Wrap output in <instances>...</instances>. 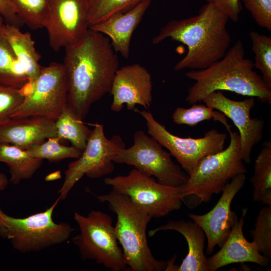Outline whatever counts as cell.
<instances>
[{"instance_id": "6da1fadb", "label": "cell", "mask_w": 271, "mask_h": 271, "mask_svg": "<svg viewBox=\"0 0 271 271\" xmlns=\"http://www.w3.org/2000/svg\"><path fill=\"white\" fill-rule=\"evenodd\" d=\"M65 49L68 104L82 120L92 104L110 92L118 58L109 39L90 29L79 41Z\"/></svg>"}, {"instance_id": "7a4b0ae2", "label": "cell", "mask_w": 271, "mask_h": 271, "mask_svg": "<svg viewBox=\"0 0 271 271\" xmlns=\"http://www.w3.org/2000/svg\"><path fill=\"white\" fill-rule=\"evenodd\" d=\"M228 20L214 5L206 3L197 15L168 22L152 43L157 45L170 38L187 46L188 52L174 66L175 71L205 69L221 59L230 48Z\"/></svg>"}, {"instance_id": "3957f363", "label": "cell", "mask_w": 271, "mask_h": 271, "mask_svg": "<svg viewBox=\"0 0 271 271\" xmlns=\"http://www.w3.org/2000/svg\"><path fill=\"white\" fill-rule=\"evenodd\" d=\"M253 68V62L245 57L243 43L239 40L209 67L186 73L187 77L195 81L188 89L186 101L193 104L212 92L226 90L270 103L271 88Z\"/></svg>"}, {"instance_id": "277c9868", "label": "cell", "mask_w": 271, "mask_h": 271, "mask_svg": "<svg viewBox=\"0 0 271 271\" xmlns=\"http://www.w3.org/2000/svg\"><path fill=\"white\" fill-rule=\"evenodd\" d=\"M117 216L115 233L127 265L132 271L165 270L167 261L155 258L149 246L147 228L152 218L126 196L113 190L96 196Z\"/></svg>"}, {"instance_id": "5b68a950", "label": "cell", "mask_w": 271, "mask_h": 271, "mask_svg": "<svg viewBox=\"0 0 271 271\" xmlns=\"http://www.w3.org/2000/svg\"><path fill=\"white\" fill-rule=\"evenodd\" d=\"M230 142L220 152L202 159L182 187L183 202L193 198L195 206L210 201L213 194L221 192L235 176L247 172L240 148L238 133L228 130Z\"/></svg>"}, {"instance_id": "8992f818", "label": "cell", "mask_w": 271, "mask_h": 271, "mask_svg": "<svg viewBox=\"0 0 271 271\" xmlns=\"http://www.w3.org/2000/svg\"><path fill=\"white\" fill-rule=\"evenodd\" d=\"M58 198L43 211L22 218L10 216L0 207V237L9 240L22 253L38 252L66 241L74 228L66 222L53 219Z\"/></svg>"}, {"instance_id": "52a82bcc", "label": "cell", "mask_w": 271, "mask_h": 271, "mask_svg": "<svg viewBox=\"0 0 271 271\" xmlns=\"http://www.w3.org/2000/svg\"><path fill=\"white\" fill-rule=\"evenodd\" d=\"M73 218L80 232L73 237L72 242L78 249L82 260L94 261L112 271L126 268L109 214L93 210L86 216L75 212Z\"/></svg>"}, {"instance_id": "ba28073f", "label": "cell", "mask_w": 271, "mask_h": 271, "mask_svg": "<svg viewBox=\"0 0 271 271\" xmlns=\"http://www.w3.org/2000/svg\"><path fill=\"white\" fill-rule=\"evenodd\" d=\"M105 184L124 195L152 218L165 216L179 210L183 202L182 187H171L134 168L126 175L106 177Z\"/></svg>"}, {"instance_id": "9c48e42d", "label": "cell", "mask_w": 271, "mask_h": 271, "mask_svg": "<svg viewBox=\"0 0 271 271\" xmlns=\"http://www.w3.org/2000/svg\"><path fill=\"white\" fill-rule=\"evenodd\" d=\"M112 161L114 163L132 166L166 186L182 187L188 177L182 168L172 161L170 153L142 130L134 133L132 146L118 150Z\"/></svg>"}, {"instance_id": "30bf717a", "label": "cell", "mask_w": 271, "mask_h": 271, "mask_svg": "<svg viewBox=\"0 0 271 271\" xmlns=\"http://www.w3.org/2000/svg\"><path fill=\"white\" fill-rule=\"evenodd\" d=\"M80 156L69 163L65 178L58 191L60 200H65L72 188L84 175L97 179L111 174L114 170L112 157L119 149L125 148L122 138L114 136L106 138L102 124L96 123Z\"/></svg>"}, {"instance_id": "8fae6325", "label": "cell", "mask_w": 271, "mask_h": 271, "mask_svg": "<svg viewBox=\"0 0 271 271\" xmlns=\"http://www.w3.org/2000/svg\"><path fill=\"white\" fill-rule=\"evenodd\" d=\"M134 110L145 119L149 135L169 151L188 175L204 158L224 149L227 135L217 129L208 130L202 138H182L171 133L150 111Z\"/></svg>"}, {"instance_id": "7c38bea8", "label": "cell", "mask_w": 271, "mask_h": 271, "mask_svg": "<svg viewBox=\"0 0 271 271\" xmlns=\"http://www.w3.org/2000/svg\"><path fill=\"white\" fill-rule=\"evenodd\" d=\"M68 105L67 81L63 63L42 66L32 91L11 117L42 116L56 120Z\"/></svg>"}, {"instance_id": "4fadbf2b", "label": "cell", "mask_w": 271, "mask_h": 271, "mask_svg": "<svg viewBox=\"0 0 271 271\" xmlns=\"http://www.w3.org/2000/svg\"><path fill=\"white\" fill-rule=\"evenodd\" d=\"M49 45L59 51L79 41L89 29L88 0H49Z\"/></svg>"}, {"instance_id": "5bb4252c", "label": "cell", "mask_w": 271, "mask_h": 271, "mask_svg": "<svg viewBox=\"0 0 271 271\" xmlns=\"http://www.w3.org/2000/svg\"><path fill=\"white\" fill-rule=\"evenodd\" d=\"M202 101L233 121L239 131L243 160L250 163L252 150L261 140L264 125L263 120L250 116L251 110L255 105L253 97L236 101L225 96L221 91H217L209 94Z\"/></svg>"}, {"instance_id": "9a60e30c", "label": "cell", "mask_w": 271, "mask_h": 271, "mask_svg": "<svg viewBox=\"0 0 271 271\" xmlns=\"http://www.w3.org/2000/svg\"><path fill=\"white\" fill-rule=\"evenodd\" d=\"M245 180V174L235 176L224 187L217 203L210 211L202 215H188L205 233L207 241L206 254H211L216 246H222L238 220L237 214L231 210V205Z\"/></svg>"}, {"instance_id": "2e32d148", "label": "cell", "mask_w": 271, "mask_h": 271, "mask_svg": "<svg viewBox=\"0 0 271 271\" xmlns=\"http://www.w3.org/2000/svg\"><path fill=\"white\" fill-rule=\"evenodd\" d=\"M152 90V76L144 66L134 63L119 68L109 92L113 97L111 109L120 112L124 104L129 110L137 105L148 109L153 100Z\"/></svg>"}, {"instance_id": "e0dca14e", "label": "cell", "mask_w": 271, "mask_h": 271, "mask_svg": "<svg viewBox=\"0 0 271 271\" xmlns=\"http://www.w3.org/2000/svg\"><path fill=\"white\" fill-rule=\"evenodd\" d=\"M247 211L246 208H243L241 217L232 228L221 249L207 258L209 271H215L235 263L249 262L262 267L268 265L269 258L261 254L254 243L249 242L243 234V226Z\"/></svg>"}, {"instance_id": "ac0fdd59", "label": "cell", "mask_w": 271, "mask_h": 271, "mask_svg": "<svg viewBox=\"0 0 271 271\" xmlns=\"http://www.w3.org/2000/svg\"><path fill=\"white\" fill-rule=\"evenodd\" d=\"M53 137H57L55 121L46 117H10L0 121V144L26 150Z\"/></svg>"}, {"instance_id": "d6986e66", "label": "cell", "mask_w": 271, "mask_h": 271, "mask_svg": "<svg viewBox=\"0 0 271 271\" xmlns=\"http://www.w3.org/2000/svg\"><path fill=\"white\" fill-rule=\"evenodd\" d=\"M151 3L144 0L124 12L112 15L89 29L100 33L110 40L114 50L128 59L131 37Z\"/></svg>"}, {"instance_id": "ffe728a7", "label": "cell", "mask_w": 271, "mask_h": 271, "mask_svg": "<svg viewBox=\"0 0 271 271\" xmlns=\"http://www.w3.org/2000/svg\"><path fill=\"white\" fill-rule=\"evenodd\" d=\"M173 230L182 234L188 247V253L174 271H209L207 258L204 252L206 236L203 229L193 221L169 220L167 223L151 230L153 236L161 231Z\"/></svg>"}, {"instance_id": "44dd1931", "label": "cell", "mask_w": 271, "mask_h": 271, "mask_svg": "<svg viewBox=\"0 0 271 271\" xmlns=\"http://www.w3.org/2000/svg\"><path fill=\"white\" fill-rule=\"evenodd\" d=\"M0 32L9 43L30 80H36L42 66L39 63L41 56L36 50L31 34L23 33L20 28L6 23L1 26Z\"/></svg>"}, {"instance_id": "7402d4cb", "label": "cell", "mask_w": 271, "mask_h": 271, "mask_svg": "<svg viewBox=\"0 0 271 271\" xmlns=\"http://www.w3.org/2000/svg\"><path fill=\"white\" fill-rule=\"evenodd\" d=\"M43 161L31 156L27 150L8 144H0V162L8 166L11 175L10 182L14 185L32 178Z\"/></svg>"}, {"instance_id": "603a6c76", "label": "cell", "mask_w": 271, "mask_h": 271, "mask_svg": "<svg viewBox=\"0 0 271 271\" xmlns=\"http://www.w3.org/2000/svg\"><path fill=\"white\" fill-rule=\"evenodd\" d=\"M253 187V199L271 205V143H264L256 158L254 172L250 180Z\"/></svg>"}, {"instance_id": "cb8c5ba5", "label": "cell", "mask_w": 271, "mask_h": 271, "mask_svg": "<svg viewBox=\"0 0 271 271\" xmlns=\"http://www.w3.org/2000/svg\"><path fill=\"white\" fill-rule=\"evenodd\" d=\"M31 81L8 41L0 32V85L21 89Z\"/></svg>"}, {"instance_id": "d4e9b609", "label": "cell", "mask_w": 271, "mask_h": 271, "mask_svg": "<svg viewBox=\"0 0 271 271\" xmlns=\"http://www.w3.org/2000/svg\"><path fill=\"white\" fill-rule=\"evenodd\" d=\"M57 137L68 140L72 146L83 151L92 130L89 129L68 105L55 120Z\"/></svg>"}, {"instance_id": "484cf974", "label": "cell", "mask_w": 271, "mask_h": 271, "mask_svg": "<svg viewBox=\"0 0 271 271\" xmlns=\"http://www.w3.org/2000/svg\"><path fill=\"white\" fill-rule=\"evenodd\" d=\"M11 1L24 25L33 30L46 28L50 16L49 0Z\"/></svg>"}, {"instance_id": "4316f807", "label": "cell", "mask_w": 271, "mask_h": 271, "mask_svg": "<svg viewBox=\"0 0 271 271\" xmlns=\"http://www.w3.org/2000/svg\"><path fill=\"white\" fill-rule=\"evenodd\" d=\"M173 122L178 125H187L194 126L199 123L213 119L223 124L227 129L231 126L227 121V117L221 112L207 106L206 104L194 103L188 108L177 107L172 116Z\"/></svg>"}, {"instance_id": "83f0119b", "label": "cell", "mask_w": 271, "mask_h": 271, "mask_svg": "<svg viewBox=\"0 0 271 271\" xmlns=\"http://www.w3.org/2000/svg\"><path fill=\"white\" fill-rule=\"evenodd\" d=\"M57 137L50 138L26 150L34 158L46 159L50 162H57L67 158L76 159L80 156L82 151L73 146L63 145Z\"/></svg>"}, {"instance_id": "f1b7e54d", "label": "cell", "mask_w": 271, "mask_h": 271, "mask_svg": "<svg viewBox=\"0 0 271 271\" xmlns=\"http://www.w3.org/2000/svg\"><path fill=\"white\" fill-rule=\"evenodd\" d=\"M255 55L254 67L259 70L265 84L271 88V38L252 31L249 33Z\"/></svg>"}, {"instance_id": "f546056e", "label": "cell", "mask_w": 271, "mask_h": 271, "mask_svg": "<svg viewBox=\"0 0 271 271\" xmlns=\"http://www.w3.org/2000/svg\"><path fill=\"white\" fill-rule=\"evenodd\" d=\"M144 0H88L89 27L116 13L124 12Z\"/></svg>"}, {"instance_id": "4dcf8cb0", "label": "cell", "mask_w": 271, "mask_h": 271, "mask_svg": "<svg viewBox=\"0 0 271 271\" xmlns=\"http://www.w3.org/2000/svg\"><path fill=\"white\" fill-rule=\"evenodd\" d=\"M252 241L263 255L271 257V205H266L259 212L254 228L250 231Z\"/></svg>"}, {"instance_id": "1f68e13d", "label": "cell", "mask_w": 271, "mask_h": 271, "mask_svg": "<svg viewBox=\"0 0 271 271\" xmlns=\"http://www.w3.org/2000/svg\"><path fill=\"white\" fill-rule=\"evenodd\" d=\"M24 99L19 89L0 85V121L10 118Z\"/></svg>"}, {"instance_id": "d6a6232c", "label": "cell", "mask_w": 271, "mask_h": 271, "mask_svg": "<svg viewBox=\"0 0 271 271\" xmlns=\"http://www.w3.org/2000/svg\"><path fill=\"white\" fill-rule=\"evenodd\" d=\"M255 22L271 31V0H241Z\"/></svg>"}, {"instance_id": "836d02e7", "label": "cell", "mask_w": 271, "mask_h": 271, "mask_svg": "<svg viewBox=\"0 0 271 271\" xmlns=\"http://www.w3.org/2000/svg\"><path fill=\"white\" fill-rule=\"evenodd\" d=\"M207 3L214 5L228 19L237 22L242 11L241 0H206Z\"/></svg>"}, {"instance_id": "e575fe53", "label": "cell", "mask_w": 271, "mask_h": 271, "mask_svg": "<svg viewBox=\"0 0 271 271\" xmlns=\"http://www.w3.org/2000/svg\"><path fill=\"white\" fill-rule=\"evenodd\" d=\"M0 16L6 24L18 28L24 25L19 18L11 0H0Z\"/></svg>"}, {"instance_id": "d590c367", "label": "cell", "mask_w": 271, "mask_h": 271, "mask_svg": "<svg viewBox=\"0 0 271 271\" xmlns=\"http://www.w3.org/2000/svg\"><path fill=\"white\" fill-rule=\"evenodd\" d=\"M9 184L7 177L4 174L0 173V191L6 189Z\"/></svg>"}, {"instance_id": "8d00e7d4", "label": "cell", "mask_w": 271, "mask_h": 271, "mask_svg": "<svg viewBox=\"0 0 271 271\" xmlns=\"http://www.w3.org/2000/svg\"><path fill=\"white\" fill-rule=\"evenodd\" d=\"M59 177H60V173L59 171H57L47 176L46 177V180L49 181L55 180L58 178L59 179Z\"/></svg>"}, {"instance_id": "74e56055", "label": "cell", "mask_w": 271, "mask_h": 271, "mask_svg": "<svg viewBox=\"0 0 271 271\" xmlns=\"http://www.w3.org/2000/svg\"><path fill=\"white\" fill-rule=\"evenodd\" d=\"M4 19H3V18L0 16V28L1 27V26L4 24Z\"/></svg>"}]
</instances>
